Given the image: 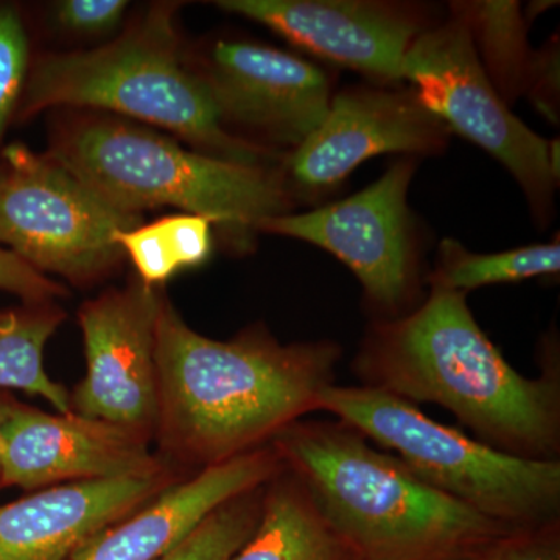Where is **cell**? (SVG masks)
<instances>
[{"instance_id":"cell-1","label":"cell","mask_w":560,"mask_h":560,"mask_svg":"<svg viewBox=\"0 0 560 560\" xmlns=\"http://www.w3.org/2000/svg\"><path fill=\"white\" fill-rule=\"evenodd\" d=\"M341 348L330 341L282 345L249 329L210 340L187 326L162 293L156 319L161 447L202 469L256 451L316 411L335 385Z\"/></svg>"},{"instance_id":"cell-2","label":"cell","mask_w":560,"mask_h":560,"mask_svg":"<svg viewBox=\"0 0 560 560\" xmlns=\"http://www.w3.org/2000/svg\"><path fill=\"white\" fill-rule=\"evenodd\" d=\"M361 385L451 411L480 441L526 459H559L558 372L528 378L478 326L467 294L431 287L416 311L371 327L352 363Z\"/></svg>"},{"instance_id":"cell-3","label":"cell","mask_w":560,"mask_h":560,"mask_svg":"<svg viewBox=\"0 0 560 560\" xmlns=\"http://www.w3.org/2000/svg\"><path fill=\"white\" fill-rule=\"evenodd\" d=\"M271 444L355 560H458L512 529L431 488L341 420H298Z\"/></svg>"},{"instance_id":"cell-4","label":"cell","mask_w":560,"mask_h":560,"mask_svg":"<svg viewBox=\"0 0 560 560\" xmlns=\"http://www.w3.org/2000/svg\"><path fill=\"white\" fill-rule=\"evenodd\" d=\"M179 5L154 3L97 49L36 58L14 120L58 106L109 110L171 131L198 153L272 168L279 154L228 130L208 88L187 66L175 22Z\"/></svg>"},{"instance_id":"cell-5","label":"cell","mask_w":560,"mask_h":560,"mask_svg":"<svg viewBox=\"0 0 560 560\" xmlns=\"http://www.w3.org/2000/svg\"><path fill=\"white\" fill-rule=\"evenodd\" d=\"M47 156L116 208L186 210L219 224L238 249L248 248L264 221L293 209L280 167L217 160L109 114L62 121Z\"/></svg>"},{"instance_id":"cell-6","label":"cell","mask_w":560,"mask_h":560,"mask_svg":"<svg viewBox=\"0 0 560 560\" xmlns=\"http://www.w3.org/2000/svg\"><path fill=\"white\" fill-rule=\"evenodd\" d=\"M316 411L389 448L420 480L490 521L523 528L559 518V459L497 451L371 386L331 385L319 394Z\"/></svg>"},{"instance_id":"cell-7","label":"cell","mask_w":560,"mask_h":560,"mask_svg":"<svg viewBox=\"0 0 560 560\" xmlns=\"http://www.w3.org/2000/svg\"><path fill=\"white\" fill-rule=\"evenodd\" d=\"M140 224L142 213L109 205L47 154L20 142L0 151V246L36 271L97 282L125 259L117 234Z\"/></svg>"},{"instance_id":"cell-8","label":"cell","mask_w":560,"mask_h":560,"mask_svg":"<svg viewBox=\"0 0 560 560\" xmlns=\"http://www.w3.org/2000/svg\"><path fill=\"white\" fill-rule=\"evenodd\" d=\"M401 80L451 131L477 143L512 173L540 213L550 206L559 175L551 143L529 130L501 98L482 68L458 14L420 33L401 62Z\"/></svg>"},{"instance_id":"cell-9","label":"cell","mask_w":560,"mask_h":560,"mask_svg":"<svg viewBox=\"0 0 560 560\" xmlns=\"http://www.w3.org/2000/svg\"><path fill=\"white\" fill-rule=\"evenodd\" d=\"M416 164L396 162L382 178L345 200L304 213H285L259 232L312 243L334 254L360 280L371 305L400 316L415 291V254L408 189Z\"/></svg>"},{"instance_id":"cell-10","label":"cell","mask_w":560,"mask_h":560,"mask_svg":"<svg viewBox=\"0 0 560 560\" xmlns=\"http://www.w3.org/2000/svg\"><path fill=\"white\" fill-rule=\"evenodd\" d=\"M224 127L298 149L326 117L329 77L311 61L249 40L217 39L186 50Z\"/></svg>"},{"instance_id":"cell-11","label":"cell","mask_w":560,"mask_h":560,"mask_svg":"<svg viewBox=\"0 0 560 560\" xmlns=\"http://www.w3.org/2000/svg\"><path fill=\"white\" fill-rule=\"evenodd\" d=\"M162 291L142 280L84 302L79 312L86 375L70 393V408L84 418L156 433L160 388L156 319Z\"/></svg>"},{"instance_id":"cell-12","label":"cell","mask_w":560,"mask_h":560,"mask_svg":"<svg viewBox=\"0 0 560 560\" xmlns=\"http://www.w3.org/2000/svg\"><path fill=\"white\" fill-rule=\"evenodd\" d=\"M451 130L412 91L353 86L331 97L326 117L283 162L291 197L318 198L371 158L440 153Z\"/></svg>"},{"instance_id":"cell-13","label":"cell","mask_w":560,"mask_h":560,"mask_svg":"<svg viewBox=\"0 0 560 560\" xmlns=\"http://www.w3.org/2000/svg\"><path fill=\"white\" fill-rule=\"evenodd\" d=\"M151 438L105 420L49 415L14 401L2 436L0 486L39 490L60 482L156 477L168 471Z\"/></svg>"},{"instance_id":"cell-14","label":"cell","mask_w":560,"mask_h":560,"mask_svg":"<svg viewBox=\"0 0 560 560\" xmlns=\"http://www.w3.org/2000/svg\"><path fill=\"white\" fill-rule=\"evenodd\" d=\"M219 9L271 28L320 60L375 83H399L405 55L423 28L415 7L372 0H220Z\"/></svg>"},{"instance_id":"cell-15","label":"cell","mask_w":560,"mask_h":560,"mask_svg":"<svg viewBox=\"0 0 560 560\" xmlns=\"http://www.w3.org/2000/svg\"><path fill=\"white\" fill-rule=\"evenodd\" d=\"M172 485L171 474L70 482L0 506V560H73Z\"/></svg>"},{"instance_id":"cell-16","label":"cell","mask_w":560,"mask_h":560,"mask_svg":"<svg viewBox=\"0 0 560 560\" xmlns=\"http://www.w3.org/2000/svg\"><path fill=\"white\" fill-rule=\"evenodd\" d=\"M267 444L184 482H172L149 503L94 537L73 560H158L194 533L221 504L259 489L282 470Z\"/></svg>"},{"instance_id":"cell-17","label":"cell","mask_w":560,"mask_h":560,"mask_svg":"<svg viewBox=\"0 0 560 560\" xmlns=\"http://www.w3.org/2000/svg\"><path fill=\"white\" fill-rule=\"evenodd\" d=\"M231 560H355L307 486L283 464L267 482L259 525Z\"/></svg>"},{"instance_id":"cell-18","label":"cell","mask_w":560,"mask_h":560,"mask_svg":"<svg viewBox=\"0 0 560 560\" xmlns=\"http://www.w3.org/2000/svg\"><path fill=\"white\" fill-rule=\"evenodd\" d=\"M65 312L51 302H24L0 312V390L20 389L43 397L61 415L72 412L70 393L51 381L44 366V350Z\"/></svg>"},{"instance_id":"cell-19","label":"cell","mask_w":560,"mask_h":560,"mask_svg":"<svg viewBox=\"0 0 560 560\" xmlns=\"http://www.w3.org/2000/svg\"><path fill=\"white\" fill-rule=\"evenodd\" d=\"M452 11L466 22L482 68L501 98L514 101L523 94L534 55L521 3L458 2Z\"/></svg>"},{"instance_id":"cell-20","label":"cell","mask_w":560,"mask_h":560,"mask_svg":"<svg viewBox=\"0 0 560 560\" xmlns=\"http://www.w3.org/2000/svg\"><path fill=\"white\" fill-rule=\"evenodd\" d=\"M559 271V242L503 253L475 254L459 242L444 241L441 243L436 271L430 278V287L467 294L481 287L522 282L558 275Z\"/></svg>"},{"instance_id":"cell-21","label":"cell","mask_w":560,"mask_h":560,"mask_svg":"<svg viewBox=\"0 0 560 560\" xmlns=\"http://www.w3.org/2000/svg\"><path fill=\"white\" fill-rule=\"evenodd\" d=\"M265 486L221 504L186 540L158 560L234 558L259 525Z\"/></svg>"},{"instance_id":"cell-22","label":"cell","mask_w":560,"mask_h":560,"mask_svg":"<svg viewBox=\"0 0 560 560\" xmlns=\"http://www.w3.org/2000/svg\"><path fill=\"white\" fill-rule=\"evenodd\" d=\"M31 66V38L21 9L0 3V147L16 117Z\"/></svg>"},{"instance_id":"cell-23","label":"cell","mask_w":560,"mask_h":560,"mask_svg":"<svg viewBox=\"0 0 560 560\" xmlns=\"http://www.w3.org/2000/svg\"><path fill=\"white\" fill-rule=\"evenodd\" d=\"M559 521L512 528L458 560H560Z\"/></svg>"},{"instance_id":"cell-24","label":"cell","mask_w":560,"mask_h":560,"mask_svg":"<svg viewBox=\"0 0 560 560\" xmlns=\"http://www.w3.org/2000/svg\"><path fill=\"white\" fill-rule=\"evenodd\" d=\"M130 9L127 0H60L50 20L60 31L79 38H101L120 27Z\"/></svg>"},{"instance_id":"cell-25","label":"cell","mask_w":560,"mask_h":560,"mask_svg":"<svg viewBox=\"0 0 560 560\" xmlns=\"http://www.w3.org/2000/svg\"><path fill=\"white\" fill-rule=\"evenodd\" d=\"M117 243L125 256L130 257L139 279L147 285L160 287L178 272L158 221L120 232Z\"/></svg>"},{"instance_id":"cell-26","label":"cell","mask_w":560,"mask_h":560,"mask_svg":"<svg viewBox=\"0 0 560 560\" xmlns=\"http://www.w3.org/2000/svg\"><path fill=\"white\" fill-rule=\"evenodd\" d=\"M158 223L178 271L206 264L213 248L212 223L208 219L194 213H180L164 217Z\"/></svg>"},{"instance_id":"cell-27","label":"cell","mask_w":560,"mask_h":560,"mask_svg":"<svg viewBox=\"0 0 560 560\" xmlns=\"http://www.w3.org/2000/svg\"><path fill=\"white\" fill-rule=\"evenodd\" d=\"M0 291L16 294L24 302H51L68 294L60 283L51 282L3 246H0Z\"/></svg>"},{"instance_id":"cell-28","label":"cell","mask_w":560,"mask_h":560,"mask_svg":"<svg viewBox=\"0 0 560 560\" xmlns=\"http://www.w3.org/2000/svg\"><path fill=\"white\" fill-rule=\"evenodd\" d=\"M14 401L11 396L0 393V480H2V436L3 427H5L7 419H9L11 408H13Z\"/></svg>"}]
</instances>
